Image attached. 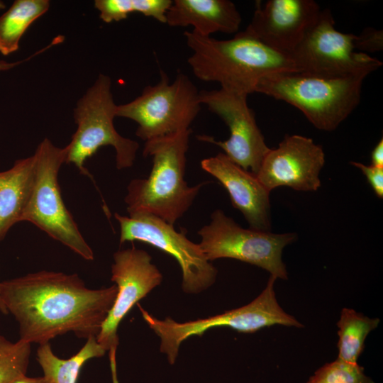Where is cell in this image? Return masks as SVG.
<instances>
[{"mask_svg": "<svg viewBox=\"0 0 383 383\" xmlns=\"http://www.w3.org/2000/svg\"><path fill=\"white\" fill-rule=\"evenodd\" d=\"M350 164L362 172L375 194L382 199L383 197V168L373 165L367 166L357 162H350Z\"/></svg>", "mask_w": 383, "mask_h": 383, "instance_id": "cell-26", "label": "cell"}, {"mask_svg": "<svg viewBox=\"0 0 383 383\" xmlns=\"http://www.w3.org/2000/svg\"><path fill=\"white\" fill-rule=\"evenodd\" d=\"M355 37L336 30L331 11L321 10L289 55L297 72L327 77H367L382 62L369 54L356 52Z\"/></svg>", "mask_w": 383, "mask_h": 383, "instance_id": "cell-9", "label": "cell"}, {"mask_svg": "<svg viewBox=\"0 0 383 383\" xmlns=\"http://www.w3.org/2000/svg\"><path fill=\"white\" fill-rule=\"evenodd\" d=\"M379 323L377 318H370L348 308L342 309L337 323L338 358L351 363L357 361L365 348V340L368 334Z\"/></svg>", "mask_w": 383, "mask_h": 383, "instance_id": "cell-21", "label": "cell"}, {"mask_svg": "<svg viewBox=\"0 0 383 383\" xmlns=\"http://www.w3.org/2000/svg\"><path fill=\"white\" fill-rule=\"evenodd\" d=\"M13 383H52L44 376L38 377H29L26 375L17 379Z\"/></svg>", "mask_w": 383, "mask_h": 383, "instance_id": "cell-28", "label": "cell"}, {"mask_svg": "<svg viewBox=\"0 0 383 383\" xmlns=\"http://www.w3.org/2000/svg\"><path fill=\"white\" fill-rule=\"evenodd\" d=\"M372 165L374 167L383 168V139L378 142L371 152Z\"/></svg>", "mask_w": 383, "mask_h": 383, "instance_id": "cell-27", "label": "cell"}, {"mask_svg": "<svg viewBox=\"0 0 383 383\" xmlns=\"http://www.w3.org/2000/svg\"><path fill=\"white\" fill-rule=\"evenodd\" d=\"M201 105L199 91L187 75L179 72L171 82L161 70L156 84L145 87L130 102L117 105L116 116L136 122L135 135L147 141L190 128Z\"/></svg>", "mask_w": 383, "mask_h": 383, "instance_id": "cell-7", "label": "cell"}, {"mask_svg": "<svg viewBox=\"0 0 383 383\" xmlns=\"http://www.w3.org/2000/svg\"><path fill=\"white\" fill-rule=\"evenodd\" d=\"M325 164L323 148L300 135H286L265 156L256 177L270 192L279 187L296 191H316Z\"/></svg>", "mask_w": 383, "mask_h": 383, "instance_id": "cell-14", "label": "cell"}, {"mask_svg": "<svg viewBox=\"0 0 383 383\" xmlns=\"http://www.w3.org/2000/svg\"><path fill=\"white\" fill-rule=\"evenodd\" d=\"M116 294L115 284L89 289L77 274L55 271L1 282V297L17 322L19 339L39 345L69 332L96 337Z\"/></svg>", "mask_w": 383, "mask_h": 383, "instance_id": "cell-1", "label": "cell"}, {"mask_svg": "<svg viewBox=\"0 0 383 383\" xmlns=\"http://www.w3.org/2000/svg\"><path fill=\"white\" fill-rule=\"evenodd\" d=\"M0 312L3 314L7 315L6 310L4 306L1 297V282H0Z\"/></svg>", "mask_w": 383, "mask_h": 383, "instance_id": "cell-30", "label": "cell"}, {"mask_svg": "<svg viewBox=\"0 0 383 383\" xmlns=\"http://www.w3.org/2000/svg\"><path fill=\"white\" fill-rule=\"evenodd\" d=\"M191 133L188 128L145 141L143 155L151 157L152 167L148 177L132 179L127 187L124 201L128 216L150 213L174 226L209 183L190 187L184 179Z\"/></svg>", "mask_w": 383, "mask_h": 383, "instance_id": "cell-3", "label": "cell"}, {"mask_svg": "<svg viewBox=\"0 0 383 383\" xmlns=\"http://www.w3.org/2000/svg\"><path fill=\"white\" fill-rule=\"evenodd\" d=\"M25 60L18 61L15 62H9L4 60H0V71H6L18 65Z\"/></svg>", "mask_w": 383, "mask_h": 383, "instance_id": "cell-29", "label": "cell"}, {"mask_svg": "<svg viewBox=\"0 0 383 383\" xmlns=\"http://www.w3.org/2000/svg\"><path fill=\"white\" fill-rule=\"evenodd\" d=\"M307 383H374L357 363L340 359L325 364L317 370Z\"/></svg>", "mask_w": 383, "mask_h": 383, "instance_id": "cell-24", "label": "cell"}, {"mask_svg": "<svg viewBox=\"0 0 383 383\" xmlns=\"http://www.w3.org/2000/svg\"><path fill=\"white\" fill-rule=\"evenodd\" d=\"M365 78L281 72L263 77L255 92L285 101L301 111L317 129L331 131L358 106Z\"/></svg>", "mask_w": 383, "mask_h": 383, "instance_id": "cell-4", "label": "cell"}, {"mask_svg": "<svg viewBox=\"0 0 383 383\" xmlns=\"http://www.w3.org/2000/svg\"><path fill=\"white\" fill-rule=\"evenodd\" d=\"M246 30L272 48L289 54L321 11L313 0L257 1Z\"/></svg>", "mask_w": 383, "mask_h": 383, "instance_id": "cell-15", "label": "cell"}, {"mask_svg": "<svg viewBox=\"0 0 383 383\" xmlns=\"http://www.w3.org/2000/svg\"><path fill=\"white\" fill-rule=\"evenodd\" d=\"M35 174L33 155L16 160L10 169L0 172V242L13 226L22 221Z\"/></svg>", "mask_w": 383, "mask_h": 383, "instance_id": "cell-18", "label": "cell"}, {"mask_svg": "<svg viewBox=\"0 0 383 383\" xmlns=\"http://www.w3.org/2000/svg\"><path fill=\"white\" fill-rule=\"evenodd\" d=\"M49 7L48 0L14 1L0 16V52L6 56L16 52L24 33Z\"/></svg>", "mask_w": 383, "mask_h": 383, "instance_id": "cell-20", "label": "cell"}, {"mask_svg": "<svg viewBox=\"0 0 383 383\" xmlns=\"http://www.w3.org/2000/svg\"><path fill=\"white\" fill-rule=\"evenodd\" d=\"M151 260L148 252L134 247L113 254L111 279L116 284L117 294L96 336L98 343L109 352L111 370L116 368L120 323L138 301L162 282V275Z\"/></svg>", "mask_w": 383, "mask_h": 383, "instance_id": "cell-13", "label": "cell"}, {"mask_svg": "<svg viewBox=\"0 0 383 383\" xmlns=\"http://www.w3.org/2000/svg\"><path fill=\"white\" fill-rule=\"evenodd\" d=\"M116 107L111 92V79L100 74L74 109L77 127L70 143L65 146V163L73 164L81 174L92 178L84 162L100 148L112 146L118 170L133 166L139 144L116 130L113 119L116 117Z\"/></svg>", "mask_w": 383, "mask_h": 383, "instance_id": "cell-5", "label": "cell"}, {"mask_svg": "<svg viewBox=\"0 0 383 383\" xmlns=\"http://www.w3.org/2000/svg\"><path fill=\"white\" fill-rule=\"evenodd\" d=\"M198 234L199 245L209 262L232 258L261 267L276 278L287 279L282 253L286 245L296 240L295 233L243 228L222 210L216 209L211 215L210 223L199 229Z\"/></svg>", "mask_w": 383, "mask_h": 383, "instance_id": "cell-10", "label": "cell"}, {"mask_svg": "<svg viewBox=\"0 0 383 383\" xmlns=\"http://www.w3.org/2000/svg\"><path fill=\"white\" fill-rule=\"evenodd\" d=\"M242 18L229 0H174L166 14L171 27L192 26L202 36L238 33Z\"/></svg>", "mask_w": 383, "mask_h": 383, "instance_id": "cell-17", "label": "cell"}, {"mask_svg": "<svg viewBox=\"0 0 383 383\" xmlns=\"http://www.w3.org/2000/svg\"><path fill=\"white\" fill-rule=\"evenodd\" d=\"M5 4L3 1H0V9H4Z\"/></svg>", "mask_w": 383, "mask_h": 383, "instance_id": "cell-31", "label": "cell"}, {"mask_svg": "<svg viewBox=\"0 0 383 383\" xmlns=\"http://www.w3.org/2000/svg\"><path fill=\"white\" fill-rule=\"evenodd\" d=\"M106 352V350L98 343L96 337L91 336L77 353L67 359L57 356L50 343L40 345L36 360L43 376L52 383H77L83 365L92 358L103 357Z\"/></svg>", "mask_w": 383, "mask_h": 383, "instance_id": "cell-19", "label": "cell"}, {"mask_svg": "<svg viewBox=\"0 0 383 383\" xmlns=\"http://www.w3.org/2000/svg\"><path fill=\"white\" fill-rule=\"evenodd\" d=\"M120 226V244L140 241L172 256L182 272V289L196 294L208 289L216 280V268L206 259L199 244L187 238L162 219L150 213L130 216L114 213Z\"/></svg>", "mask_w": 383, "mask_h": 383, "instance_id": "cell-11", "label": "cell"}, {"mask_svg": "<svg viewBox=\"0 0 383 383\" xmlns=\"http://www.w3.org/2000/svg\"><path fill=\"white\" fill-rule=\"evenodd\" d=\"M274 276L270 275L262 293L250 304L206 318L178 323L170 317L160 320L139 304L142 316L148 326L160 338V351L165 353L170 364L175 362L181 343L193 335H201L206 331L227 326L241 333H254L273 325L303 327L294 316L287 313L276 299Z\"/></svg>", "mask_w": 383, "mask_h": 383, "instance_id": "cell-8", "label": "cell"}, {"mask_svg": "<svg viewBox=\"0 0 383 383\" xmlns=\"http://www.w3.org/2000/svg\"><path fill=\"white\" fill-rule=\"evenodd\" d=\"M201 166L227 190L232 205L243 213L250 228L270 231V192L255 174L235 164L223 152L204 159Z\"/></svg>", "mask_w": 383, "mask_h": 383, "instance_id": "cell-16", "label": "cell"}, {"mask_svg": "<svg viewBox=\"0 0 383 383\" xmlns=\"http://www.w3.org/2000/svg\"><path fill=\"white\" fill-rule=\"evenodd\" d=\"M33 155L34 184L22 221L33 223L83 259L93 260V250L80 233L61 195L58 175L61 166L65 163V147L58 148L45 138Z\"/></svg>", "mask_w": 383, "mask_h": 383, "instance_id": "cell-6", "label": "cell"}, {"mask_svg": "<svg viewBox=\"0 0 383 383\" xmlns=\"http://www.w3.org/2000/svg\"><path fill=\"white\" fill-rule=\"evenodd\" d=\"M353 45L355 50L367 54L383 49V31L372 27L365 28L360 35H355Z\"/></svg>", "mask_w": 383, "mask_h": 383, "instance_id": "cell-25", "label": "cell"}, {"mask_svg": "<svg viewBox=\"0 0 383 383\" xmlns=\"http://www.w3.org/2000/svg\"><path fill=\"white\" fill-rule=\"evenodd\" d=\"M172 0H96L94 7L100 18L105 23L120 21L131 13H140L166 23V14Z\"/></svg>", "mask_w": 383, "mask_h": 383, "instance_id": "cell-22", "label": "cell"}, {"mask_svg": "<svg viewBox=\"0 0 383 383\" xmlns=\"http://www.w3.org/2000/svg\"><path fill=\"white\" fill-rule=\"evenodd\" d=\"M31 344L18 339L12 342L0 335V383H13L26 375Z\"/></svg>", "mask_w": 383, "mask_h": 383, "instance_id": "cell-23", "label": "cell"}, {"mask_svg": "<svg viewBox=\"0 0 383 383\" xmlns=\"http://www.w3.org/2000/svg\"><path fill=\"white\" fill-rule=\"evenodd\" d=\"M247 96L221 88L199 91L201 104L224 121L230 137L224 141L206 135L196 138L220 147L232 162L256 175L270 148L257 125L253 111L248 105Z\"/></svg>", "mask_w": 383, "mask_h": 383, "instance_id": "cell-12", "label": "cell"}, {"mask_svg": "<svg viewBox=\"0 0 383 383\" xmlns=\"http://www.w3.org/2000/svg\"><path fill=\"white\" fill-rule=\"evenodd\" d=\"M192 54L187 62L200 80L216 82L227 91L248 95L270 74L296 71L289 55L268 46L245 30L233 38L217 40L194 32L184 33Z\"/></svg>", "mask_w": 383, "mask_h": 383, "instance_id": "cell-2", "label": "cell"}]
</instances>
